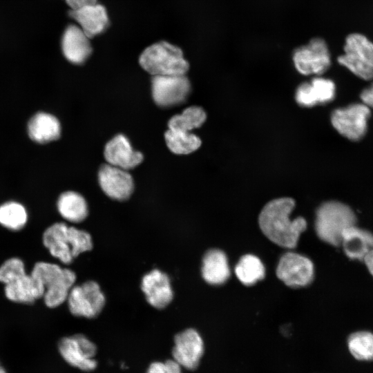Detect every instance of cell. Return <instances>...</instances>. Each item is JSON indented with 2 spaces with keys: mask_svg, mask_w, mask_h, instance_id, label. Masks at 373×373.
Masks as SVG:
<instances>
[{
  "mask_svg": "<svg viewBox=\"0 0 373 373\" xmlns=\"http://www.w3.org/2000/svg\"><path fill=\"white\" fill-rule=\"evenodd\" d=\"M295 206L290 198L271 200L261 210L258 222L262 233L275 244L285 248H294L300 234L307 228L303 217L294 220L289 218Z\"/></svg>",
  "mask_w": 373,
  "mask_h": 373,
  "instance_id": "1",
  "label": "cell"
},
{
  "mask_svg": "<svg viewBox=\"0 0 373 373\" xmlns=\"http://www.w3.org/2000/svg\"><path fill=\"white\" fill-rule=\"evenodd\" d=\"M43 244L54 258L70 264L80 254L93 248L90 235L84 230L56 222L48 227L42 236Z\"/></svg>",
  "mask_w": 373,
  "mask_h": 373,
  "instance_id": "2",
  "label": "cell"
},
{
  "mask_svg": "<svg viewBox=\"0 0 373 373\" xmlns=\"http://www.w3.org/2000/svg\"><path fill=\"white\" fill-rule=\"evenodd\" d=\"M356 222V216L350 207L338 201H328L316 211L315 229L320 239L337 247L341 245L344 231Z\"/></svg>",
  "mask_w": 373,
  "mask_h": 373,
  "instance_id": "3",
  "label": "cell"
},
{
  "mask_svg": "<svg viewBox=\"0 0 373 373\" xmlns=\"http://www.w3.org/2000/svg\"><path fill=\"white\" fill-rule=\"evenodd\" d=\"M139 63L153 76L186 75L189 67L182 50L164 41L146 48L140 55Z\"/></svg>",
  "mask_w": 373,
  "mask_h": 373,
  "instance_id": "4",
  "label": "cell"
},
{
  "mask_svg": "<svg viewBox=\"0 0 373 373\" xmlns=\"http://www.w3.org/2000/svg\"><path fill=\"white\" fill-rule=\"evenodd\" d=\"M30 274L43 284V298L49 308L57 307L67 300L76 280V274L71 269L43 261L35 263Z\"/></svg>",
  "mask_w": 373,
  "mask_h": 373,
  "instance_id": "5",
  "label": "cell"
},
{
  "mask_svg": "<svg viewBox=\"0 0 373 373\" xmlns=\"http://www.w3.org/2000/svg\"><path fill=\"white\" fill-rule=\"evenodd\" d=\"M338 63L366 81L373 79V43L359 33L347 36Z\"/></svg>",
  "mask_w": 373,
  "mask_h": 373,
  "instance_id": "6",
  "label": "cell"
},
{
  "mask_svg": "<svg viewBox=\"0 0 373 373\" xmlns=\"http://www.w3.org/2000/svg\"><path fill=\"white\" fill-rule=\"evenodd\" d=\"M371 108L364 104L354 103L335 109L331 115L334 128L343 137L359 141L366 134Z\"/></svg>",
  "mask_w": 373,
  "mask_h": 373,
  "instance_id": "7",
  "label": "cell"
},
{
  "mask_svg": "<svg viewBox=\"0 0 373 373\" xmlns=\"http://www.w3.org/2000/svg\"><path fill=\"white\" fill-rule=\"evenodd\" d=\"M66 300L73 315L93 318L102 312L106 299L98 283L89 280L74 285Z\"/></svg>",
  "mask_w": 373,
  "mask_h": 373,
  "instance_id": "8",
  "label": "cell"
},
{
  "mask_svg": "<svg viewBox=\"0 0 373 373\" xmlns=\"http://www.w3.org/2000/svg\"><path fill=\"white\" fill-rule=\"evenodd\" d=\"M58 350L67 363L81 370L93 371L97 366L95 359L97 347L83 334L62 338L59 341Z\"/></svg>",
  "mask_w": 373,
  "mask_h": 373,
  "instance_id": "9",
  "label": "cell"
},
{
  "mask_svg": "<svg viewBox=\"0 0 373 373\" xmlns=\"http://www.w3.org/2000/svg\"><path fill=\"white\" fill-rule=\"evenodd\" d=\"M296 70L305 75L324 73L331 65L330 54L324 39H312L305 45L297 48L293 54Z\"/></svg>",
  "mask_w": 373,
  "mask_h": 373,
  "instance_id": "10",
  "label": "cell"
},
{
  "mask_svg": "<svg viewBox=\"0 0 373 373\" xmlns=\"http://www.w3.org/2000/svg\"><path fill=\"white\" fill-rule=\"evenodd\" d=\"M151 91L157 106L169 108L186 100L191 91V84L185 75L153 76Z\"/></svg>",
  "mask_w": 373,
  "mask_h": 373,
  "instance_id": "11",
  "label": "cell"
},
{
  "mask_svg": "<svg viewBox=\"0 0 373 373\" xmlns=\"http://www.w3.org/2000/svg\"><path fill=\"white\" fill-rule=\"evenodd\" d=\"M276 275L286 285L291 287L309 285L314 278V265L307 257L287 252L280 258Z\"/></svg>",
  "mask_w": 373,
  "mask_h": 373,
  "instance_id": "12",
  "label": "cell"
},
{
  "mask_svg": "<svg viewBox=\"0 0 373 373\" xmlns=\"http://www.w3.org/2000/svg\"><path fill=\"white\" fill-rule=\"evenodd\" d=\"M204 351L203 340L195 329L189 328L175 335L172 356L173 359L182 367L195 370Z\"/></svg>",
  "mask_w": 373,
  "mask_h": 373,
  "instance_id": "13",
  "label": "cell"
},
{
  "mask_svg": "<svg viewBox=\"0 0 373 373\" xmlns=\"http://www.w3.org/2000/svg\"><path fill=\"white\" fill-rule=\"evenodd\" d=\"M98 180L104 193L113 200H126L133 191L134 184L131 175L126 170L109 164L100 166Z\"/></svg>",
  "mask_w": 373,
  "mask_h": 373,
  "instance_id": "14",
  "label": "cell"
},
{
  "mask_svg": "<svg viewBox=\"0 0 373 373\" xmlns=\"http://www.w3.org/2000/svg\"><path fill=\"white\" fill-rule=\"evenodd\" d=\"M141 289L147 302L157 309L166 307L173 297L169 277L157 269H153L143 276Z\"/></svg>",
  "mask_w": 373,
  "mask_h": 373,
  "instance_id": "15",
  "label": "cell"
},
{
  "mask_svg": "<svg viewBox=\"0 0 373 373\" xmlns=\"http://www.w3.org/2000/svg\"><path fill=\"white\" fill-rule=\"evenodd\" d=\"M104 157L108 164L124 170L138 166L143 160V155L134 151L128 138L118 134L108 142L104 148Z\"/></svg>",
  "mask_w": 373,
  "mask_h": 373,
  "instance_id": "16",
  "label": "cell"
},
{
  "mask_svg": "<svg viewBox=\"0 0 373 373\" xmlns=\"http://www.w3.org/2000/svg\"><path fill=\"white\" fill-rule=\"evenodd\" d=\"M336 94V86L329 79L317 77L310 82L301 84L296 92V100L303 106L311 107L332 101Z\"/></svg>",
  "mask_w": 373,
  "mask_h": 373,
  "instance_id": "17",
  "label": "cell"
},
{
  "mask_svg": "<svg viewBox=\"0 0 373 373\" xmlns=\"http://www.w3.org/2000/svg\"><path fill=\"white\" fill-rule=\"evenodd\" d=\"M89 39L79 26H68L61 39V49L66 59L74 64L85 62L92 52Z\"/></svg>",
  "mask_w": 373,
  "mask_h": 373,
  "instance_id": "18",
  "label": "cell"
},
{
  "mask_svg": "<svg viewBox=\"0 0 373 373\" xmlns=\"http://www.w3.org/2000/svg\"><path fill=\"white\" fill-rule=\"evenodd\" d=\"M44 292L43 284L31 274L27 273L4 287L6 297L17 303L32 304L43 298Z\"/></svg>",
  "mask_w": 373,
  "mask_h": 373,
  "instance_id": "19",
  "label": "cell"
},
{
  "mask_svg": "<svg viewBox=\"0 0 373 373\" xmlns=\"http://www.w3.org/2000/svg\"><path fill=\"white\" fill-rule=\"evenodd\" d=\"M69 14L89 38L102 33L108 26L106 10L100 4L95 3L71 10Z\"/></svg>",
  "mask_w": 373,
  "mask_h": 373,
  "instance_id": "20",
  "label": "cell"
},
{
  "mask_svg": "<svg viewBox=\"0 0 373 373\" xmlns=\"http://www.w3.org/2000/svg\"><path fill=\"white\" fill-rule=\"evenodd\" d=\"M341 245L348 258L363 260L373 249V233L356 225L352 226L343 233Z\"/></svg>",
  "mask_w": 373,
  "mask_h": 373,
  "instance_id": "21",
  "label": "cell"
},
{
  "mask_svg": "<svg viewBox=\"0 0 373 373\" xmlns=\"http://www.w3.org/2000/svg\"><path fill=\"white\" fill-rule=\"evenodd\" d=\"M202 276L211 285H221L230 276L227 258L225 254L217 249L206 252L202 259Z\"/></svg>",
  "mask_w": 373,
  "mask_h": 373,
  "instance_id": "22",
  "label": "cell"
},
{
  "mask_svg": "<svg viewBox=\"0 0 373 373\" xmlns=\"http://www.w3.org/2000/svg\"><path fill=\"white\" fill-rule=\"evenodd\" d=\"M28 131L31 140L37 143L44 144L59 137L61 125L54 115L40 112L30 119Z\"/></svg>",
  "mask_w": 373,
  "mask_h": 373,
  "instance_id": "23",
  "label": "cell"
},
{
  "mask_svg": "<svg viewBox=\"0 0 373 373\" xmlns=\"http://www.w3.org/2000/svg\"><path fill=\"white\" fill-rule=\"evenodd\" d=\"M57 210L66 220L79 223L88 216V205L84 198L75 191H66L60 195L57 202Z\"/></svg>",
  "mask_w": 373,
  "mask_h": 373,
  "instance_id": "24",
  "label": "cell"
},
{
  "mask_svg": "<svg viewBox=\"0 0 373 373\" xmlns=\"http://www.w3.org/2000/svg\"><path fill=\"white\" fill-rule=\"evenodd\" d=\"M165 141L171 152L186 155L196 151L201 145L199 137L191 132L168 129L164 133Z\"/></svg>",
  "mask_w": 373,
  "mask_h": 373,
  "instance_id": "25",
  "label": "cell"
},
{
  "mask_svg": "<svg viewBox=\"0 0 373 373\" xmlns=\"http://www.w3.org/2000/svg\"><path fill=\"white\" fill-rule=\"evenodd\" d=\"M238 280L247 286L252 285L265 277V269L261 260L256 256H243L235 267Z\"/></svg>",
  "mask_w": 373,
  "mask_h": 373,
  "instance_id": "26",
  "label": "cell"
},
{
  "mask_svg": "<svg viewBox=\"0 0 373 373\" xmlns=\"http://www.w3.org/2000/svg\"><path fill=\"white\" fill-rule=\"evenodd\" d=\"M207 118L203 108L192 106L185 108L181 114L173 115L168 122L169 129L191 132L200 127Z\"/></svg>",
  "mask_w": 373,
  "mask_h": 373,
  "instance_id": "27",
  "label": "cell"
},
{
  "mask_svg": "<svg viewBox=\"0 0 373 373\" xmlns=\"http://www.w3.org/2000/svg\"><path fill=\"white\" fill-rule=\"evenodd\" d=\"M28 213L23 204L10 201L0 205V224L11 231H19L25 227Z\"/></svg>",
  "mask_w": 373,
  "mask_h": 373,
  "instance_id": "28",
  "label": "cell"
},
{
  "mask_svg": "<svg viewBox=\"0 0 373 373\" xmlns=\"http://www.w3.org/2000/svg\"><path fill=\"white\" fill-rule=\"evenodd\" d=\"M347 347L351 355L362 361H373V334L358 331L351 334L347 338Z\"/></svg>",
  "mask_w": 373,
  "mask_h": 373,
  "instance_id": "29",
  "label": "cell"
},
{
  "mask_svg": "<svg viewBox=\"0 0 373 373\" xmlns=\"http://www.w3.org/2000/svg\"><path fill=\"white\" fill-rule=\"evenodd\" d=\"M26 274L23 260L17 257L11 258L0 266V282L6 285Z\"/></svg>",
  "mask_w": 373,
  "mask_h": 373,
  "instance_id": "30",
  "label": "cell"
},
{
  "mask_svg": "<svg viewBox=\"0 0 373 373\" xmlns=\"http://www.w3.org/2000/svg\"><path fill=\"white\" fill-rule=\"evenodd\" d=\"M146 373H182V367L173 359L150 364Z\"/></svg>",
  "mask_w": 373,
  "mask_h": 373,
  "instance_id": "31",
  "label": "cell"
},
{
  "mask_svg": "<svg viewBox=\"0 0 373 373\" xmlns=\"http://www.w3.org/2000/svg\"><path fill=\"white\" fill-rule=\"evenodd\" d=\"M362 102L373 109V82L367 88L363 90L361 93Z\"/></svg>",
  "mask_w": 373,
  "mask_h": 373,
  "instance_id": "32",
  "label": "cell"
},
{
  "mask_svg": "<svg viewBox=\"0 0 373 373\" xmlns=\"http://www.w3.org/2000/svg\"><path fill=\"white\" fill-rule=\"evenodd\" d=\"M71 10L97 3V0H66Z\"/></svg>",
  "mask_w": 373,
  "mask_h": 373,
  "instance_id": "33",
  "label": "cell"
},
{
  "mask_svg": "<svg viewBox=\"0 0 373 373\" xmlns=\"http://www.w3.org/2000/svg\"><path fill=\"white\" fill-rule=\"evenodd\" d=\"M363 260L373 276V249L366 254Z\"/></svg>",
  "mask_w": 373,
  "mask_h": 373,
  "instance_id": "34",
  "label": "cell"
},
{
  "mask_svg": "<svg viewBox=\"0 0 373 373\" xmlns=\"http://www.w3.org/2000/svg\"><path fill=\"white\" fill-rule=\"evenodd\" d=\"M0 373H7L5 368L0 364Z\"/></svg>",
  "mask_w": 373,
  "mask_h": 373,
  "instance_id": "35",
  "label": "cell"
}]
</instances>
